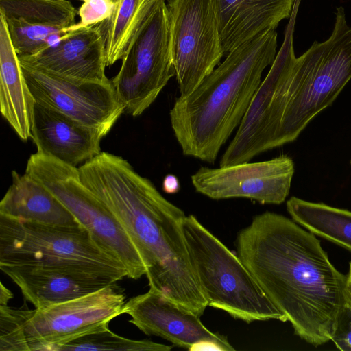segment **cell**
I'll return each mask as SVG.
<instances>
[{"label": "cell", "instance_id": "obj_15", "mask_svg": "<svg viewBox=\"0 0 351 351\" xmlns=\"http://www.w3.org/2000/svg\"><path fill=\"white\" fill-rule=\"evenodd\" d=\"M0 269L36 308L75 299L118 282L101 272L80 267L17 265H0Z\"/></svg>", "mask_w": 351, "mask_h": 351}, {"label": "cell", "instance_id": "obj_26", "mask_svg": "<svg viewBox=\"0 0 351 351\" xmlns=\"http://www.w3.org/2000/svg\"><path fill=\"white\" fill-rule=\"evenodd\" d=\"M331 341L339 350L351 351V306L347 304L339 317Z\"/></svg>", "mask_w": 351, "mask_h": 351}, {"label": "cell", "instance_id": "obj_3", "mask_svg": "<svg viewBox=\"0 0 351 351\" xmlns=\"http://www.w3.org/2000/svg\"><path fill=\"white\" fill-rule=\"evenodd\" d=\"M277 36L270 29L240 45L192 92L176 99L170 122L184 155L215 163L276 58Z\"/></svg>", "mask_w": 351, "mask_h": 351}, {"label": "cell", "instance_id": "obj_23", "mask_svg": "<svg viewBox=\"0 0 351 351\" xmlns=\"http://www.w3.org/2000/svg\"><path fill=\"white\" fill-rule=\"evenodd\" d=\"M172 348L171 346L147 339L133 340L125 338L107 329L76 339L58 347L56 351H169Z\"/></svg>", "mask_w": 351, "mask_h": 351}, {"label": "cell", "instance_id": "obj_5", "mask_svg": "<svg viewBox=\"0 0 351 351\" xmlns=\"http://www.w3.org/2000/svg\"><path fill=\"white\" fill-rule=\"evenodd\" d=\"M182 230L195 277L208 306L246 323L286 322L241 260L193 215Z\"/></svg>", "mask_w": 351, "mask_h": 351}, {"label": "cell", "instance_id": "obj_19", "mask_svg": "<svg viewBox=\"0 0 351 351\" xmlns=\"http://www.w3.org/2000/svg\"><path fill=\"white\" fill-rule=\"evenodd\" d=\"M36 101L25 80L4 19L0 16V108L23 141L31 138Z\"/></svg>", "mask_w": 351, "mask_h": 351}, {"label": "cell", "instance_id": "obj_17", "mask_svg": "<svg viewBox=\"0 0 351 351\" xmlns=\"http://www.w3.org/2000/svg\"><path fill=\"white\" fill-rule=\"evenodd\" d=\"M31 133L37 152L73 167L101 152L98 130L36 102Z\"/></svg>", "mask_w": 351, "mask_h": 351}, {"label": "cell", "instance_id": "obj_7", "mask_svg": "<svg viewBox=\"0 0 351 351\" xmlns=\"http://www.w3.org/2000/svg\"><path fill=\"white\" fill-rule=\"evenodd\" d=\"M25 173L50 191L97 243L124 266L127 278L137 280L145 275L143 260L125 230L82 182L77 167L36 152L28 159Z\"/></svg>", "mask_w": 351, "mask_h": 351}, {"label": "cell", "instance_id": "obj_27", "mask_svg": "<svg viewBox=\"0 0 351 351\" xmlns=\"http://www.w3.org/2000/svg\"><path fill=\"white\" fill-rule=\"evenodd\" d=\"M190 351L201 350H219L226 351L224 348L219 343L211 340L204 339L195 343L189 350Z\"/></svg>", "mask_w": 351, "mask_h": 351}, {"label": "cell", "instance_id": "obj_30", "mask_svg": "<svg viewBox=\"0 0 351 351\" xmlns=\"http://www.w3.org/2000/svg\"><path fill=\"white\" fill-rule=\"evenodd\" d=\"M345 294L346 304L351 306V262L349 263L348 271L346 274Z\"/></svg>", "mask_w": 351, "mask_h": 351}, {"label": "cell", "instance_id": "obj_8", "mask_svg": "<svg viewBox=\"0 0 351 351\" xmlns=\"http://www.w3.org/2000/svg\"><path fill=\"white\" fill-rule=\"evenodd\" d=\"M173 76L168 11L165 0H158L111 82L125 112L137 117L154 102Z\"/></svg>", "mask_w": 351, "mask_h": 351}, {"label": "cell", "instance_id": "obj_12", "mask_svg": "<svg viewBox=\"0 0 351 351\" xmlns=\"http://www.w3.org/2000/svg\"><path fill=\"white\" fill-rule=\"evenodd\" d=\"M294 171L292 158L281 155L261 162L201 167L191 180L196 192L212 199L247 198L262 204H280L289 194Z\"/></svg>", "mask_w": 351, "mask_h": 351}, {"label": "cell", "instance_id": "obj_9", "mask_svg": "<svg viewBox=\"0 0 351 351\" xmlns=\"http://www.w3.org/2000/svg\"><path fill=\"white\" fill-rule=\"evenodd\" d=\"M123 289L117 283L46 307L29 309L23 333L26 351H56L84 335L109 329L123 314Z\"/></svg>", "mask_w": 351, "mask_h": 351}, {"label": "cell", "instance_id": "obj_31", "mask_svg": "<svg viewBox=\"0 0 351 351\" xmlns=\"http://www.w3.org/2000/svg\"><path fill=\"white\" fill-rule=\"evenodd\" d=\"M82 1H85V0H82Z\"/></svg>", "mask_w": 351, "mask_h": 351}, {"label": "cell", "instance_id": "obj_1", "mask_svg": "<svg viewBox=\"0 0 351 351\" xmlns=\"http://www.w3.org/2000/svg\"><path fill=\"white\" fill-rule=\"evenodd\" d=\"M236 246L295 335L315 347L331 341L346 304V274L331 263L315 234L266 211L238 233Z\"/></svg>", "mask_w": 351, "mask_h": 351}, {"label": "cell", "instance_id": "obj_22", "mask_svg": "<svg viewBox=\"0 0 351 351\" xmlns=\"http://www.w3.org/2000/svg\"><path fill=\"white\" fill-rule=\"evenodd\" d=\"M287 210L305 229L351 251V211L296 197L287 200Z\"/></svg>", "mask_w": 351, "mask_h": 351}, {"label": "cell", "instance_id": "obj_29", "mask_svg": "<svg viewBox=\"0 0 351 351\" xmlns=\"http://www.w3.org/2000/svg\"><path fill=\"white\" fill-rule=\"evenodd\" d=\"M0 287V306L8 305L9 301L13 298V293L4 286L2 282H1Z\"/></svg>", "mask_w": 351, "mask_h": 351}, {"label": "cell", "instance_id": "obj_11", "mask_svg": "<svg viewBox=\"0 0 351 351\" xmlns=\"http://www.w3.org/2000/svg\"><path fill=\"white\" fill-rule=\"evenodd\" d=\"M21 65L36 103L98 130L104 137L125 112L111 81L73 80L23 62Z\"/></svg>", "mask_w": 351, "mask_h": 351}, {"label": "cell", "instance_id": "obj_21", "mask_svg": "<svg viewBox=\"0 0 351 351\" xmlns=\"http://www.w3.org/2000/svg\"><path fill=\"white\" fill-rule=\"evenodd\" d=\"M158 0H114L110 15L93 25L103 40L106 66L122 60Z\"/></svg>", "mask_w": 351, "mask_h": 351}, {"label": "cell", "instance_id": "obj_24", "mask_svg": "<svg viewBox=\"0 0 351 351\" xmlns=\"http://www.w3.org/2000/svg\"><path fill=\"white\" fill-rule=\"evenodd\" d=\"M29 308L0 306V350L26 351L23 333Z\"/></svg>", "mask_w": 351, "mask_h": 351}, {"label": "cell", "instance_id": "obj_4", "mask_svg": "<svg viewBox=\"0 0 351 351\" xmlns=\"http://www.w3.org/2000/svg\"><path fill=\"white\" fill-rule=\"evenodd\" d=\"M335 14L328 39L315 41L296 57L291 35L271 64L280 118L274 148L296 140L351 80V27L342 6L336 8Z\"/></svg>", "mask_w": 351, "mask_h": 351}, {"label": "cell", "instance_id": "obj_32", "mask_svg": "<svg viewBox=\"0 0 351 351\" xmlns=\"http://www.w3.org/2000/svg\"><path fill=\"white\" fill-rule=\"evenodd\" d=\"M350 163H351V161H350Z\"/></svg>", "mask_w": 351, "mask_h": 351}, {"label": "cell", "instance_id": "obj_14", "mask_svg": "<svg viewBox=\"0 0 351 351\" xmlns=\"http://www.w3.org/2000/svg\"><path fill=\"white\" fill-rule=\"evenodd\" d=\"M123 314L128 315L129 322L145 335L160 337L176 347L189 350L197 341L211 339L226 351L235 350L226 336L207 328L199 316L151 288L126 301Z\"/></svg>", "mask_w": 351, "mask_h": 351}, {"label": "cell", "instance_id": "obj_6", "mask_svg": "<svg viewBox=\"0 0 351 351\" xmlns=\"http://www.w3.org/2000/svg\"><path fill=\"white\" fill-rule=\"evenodd\" d=\"M71 266L101 272L117 281L124 266L80 224L53 226L0 215V265Z\"/></svg>", "mask_w": 351, "mask_h": 351}, {"label": "cell", "instance_id": "obj_28", "mask_svg": "<svg viewBox=\"0 0 351 351\" xmlns=\"http://www.w3.org/2000/svg\"><path fill=\"white\" fill-rule=\"evenodd\" d=\"M180 189V184L178 178L171 174L165 177L162 180V190L168 194L177 193Z\"/></svg>", "mask_w": 351, "mask_h": 351}, {"label": "cell", "instance_id": "obj_2", "mask_svg": "<svg viewBox=\"0 0 351 351\" xmlns=\"http://www.w3.org/2000/svg\"><path fill=\"white\" fill-rule=\"evenodd\" d=\"M82 182L125 230L144 263L149 288L202 316L208 303L182 230L184 212L125 159L101 152L77 167Z\"/></svg>", "mask_w": 351, "mask_h": 351}, {"label": "cell", "instance_id": "obj_16", "mask_svg": "<svg viewBox=\"0 0 351 351\" xmlns=\"http://www.w3.org/2000/svg\"><path fill=\"white\" fill-rule=\"evenodd\" d=\"M21 62L73 80L108 83L106 55L100 34L94 26L68 32L56 44Z\"/></svg>", "mask_w": 351, "mask_h": 351}, {"label": "cell", "instance_id": "obj_13", "mask_svg": "<svg viewBox=\"0 0 351 351\" xmlns=\"http://www.w3.org/2000/svg\"><path fill=\"white\" fill-rule=\"evenodd\" d=\"M77 14L66 0H0V16L19 58L56 44L75 23Z\"/></svg>", "mask_w": 351, "mask_h": 351}, {"label": "cell", "instance_id": "obj_25", "mask_svg": "<svg viewBox=\"0 0 351 351\" xmlns=\"http://www.w3.org/2000/svg\"><path fill=\"white\" fill-rule=\"evenodd\" d=\"M114 0H85L78 10L80 21L68 29L74 32L95 25L107 19L112 12Z\"/></svg>", "mask_w": 351, "mask_h": 351}, {"label": "cell", "instance_id": "obj_20", "mask_svg": "<svg viewBox=\"0 0 351 351\" xmlns=\"http://www.w3.org/2000/svg\"><path fill=\"white\" fill-rule=\"evenodd\" d=\"M12 183L0 202V215L53 226L79 223L64 204L29 175L12 171Z\"/></svg>", "mask_w": 351, "mask_h": 351}, {"label": "cell", "instance_id": "obj_10", "mask_svg": "<svg viewBox=\"0 0 351 351\" xmlns=\"http://www.w3.org/2000/svg\"><path fill=\"white\" fill-rule=\"evenodd\" d=\"M170 47L180 95L192 92L223 56L213 0H169Z\"/></svg>", "mask_w": 351, "mask_h": 351}, {"label": "cell", "instance_id": "obj_18", "mask_svg": "<svg viewBox=\"0 0 351 351\" xmlns=\"http://www.w3.org/2000/svg\"><path fill=\"white\" fill-rule=\"evenodd\" d=\"M224 53L290 17L295 0H213Z\"/></svg>", "mask_w": 351, "mask_h": 351}]
</instances>
